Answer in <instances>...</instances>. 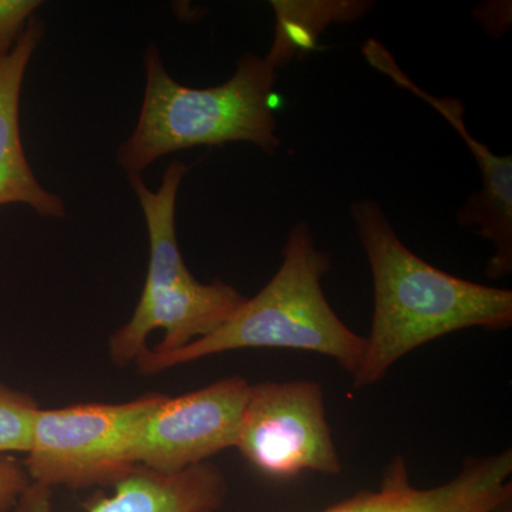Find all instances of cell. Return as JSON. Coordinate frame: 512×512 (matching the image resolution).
<instances>
[{
  "label": "cell",
  "instance_id": "obj_1",
  "mask_svg": "<svg viewBox=\"0 0 512 512\" xmlns=\"http://www.w3.org/2000/svg\"><path fill=\"white\" fill-rule=\"evenodd\" d=\"M375 286V315L365 353L353 373L356 389L382 379L407 353L468 328L508 329L512 292L440 271L413 254L373 200L350 205Z\"/></svg>",
  "mask_w": 512,
  "mask_h": 512
},
{
  "label": "cell",
  "instance_id": "obj_2",
  "mask_svg": "<svg viewBox=\"0 0 512 512\" xmlns=\"http://www.w3.org/2000/svg\"><path fill=\"white\" fill-rule=\"evenodd\" d=\"M329 269L330 256L316 247L308 222H298L286 239L282 265L258 295L242 303L220 328L184 348H147L137 357L138 372L157 375L231 350L275 348L332 357L353 375L366 338L350 330L329 305L322 288Z\"/></svg>",
  "mask_w": 512,
  "mask_h": 512
},
{
  "label": "cell",
  "instance_id": "obj_3",
  "mask_svg": "<svg viewBox=\"0 0 512 512\" xmlns=\"http://www.w3.org/2000/svg\"><path fill=\"white\" fill-rule=\"evenodd\" d=\"M144 70L140 116L116 156L127 177L192 147L249 143L271 156L281 148L271 107L276 69L265 56L245 53L228 82L208 89L175 82L154 45L144 53Z\"/></svg>",
  "mask_w": 512,
  "mask_h": 512
},
{
  "label": "cell",
  "instance_id": "obj_4",
  "mask_svg": "<svg viewBox=\"0 0 512 512\" xmlns=\"http://www.w3.org/2000/svg\"><path fill=\"white\" fill-rule=\"evenodd\" d=\"M188 165H168L157 191L141 175L128 177L140 202L150 238V264L143 295L131 319L110 339V357L117 366L136 363L147 349L151 332L163 329L164 340L153 350L173 352L204 338L227 322L247 298L222 281L198 282L178 248L175 208Z\"/></svg>",
  "mask_w": 512,
  "mask_h": 512
},
{
  "label": "cell",
  "instance_id": "obj_5",
  "mask_svg": "<svg viewBox=\"0 0 512 512\" xmlns=\"http://www.w3.org/2000/svg\"><path fill=\"white\" fill-rule=\"evenodd\" d=\"M165 394L121 404H73L37 410L25 466L30 484L16 512H50L55 487L114 485L136 468L134 444Z\"/></svg>",
  "mask_w": 512,
  "mask_h": 512
},
{
  "label": "cell",
  "instance_id": "obj_6",
  "mask_svg": "<svg viewBox=\"0 0 512 512\" xmlns=\"http://www.w3.org/2000/svg\"><path fill=\"white\" fill-rule=\"evenodd\" d=\"M235 447L268 477L342 471L322 387L315 382L251 384Z\"/></svg>",
  "mask_w": 512,
  "mask_h": 512
},
{
  "label": "cell",
  "instance_id": "obj_7",
  "mask_svg": "<svg viewBox=\"0 0 512 512\" xmlns=\"http://www.w3.org/2000/svg\"><path fill=\"white\" fill-rule=\"evenodd\" d=\"M251 384L234 376L197 392L165 396L134 444L137 467L177 474L237 446Z\"/></svg>",
  "mask_w": 512,
  "mask_h": 512
},
{
  "label": "cell",
  "instance_id": "obj_8",
  "mask_svg": "<svg viewBox=\"0 0 512 512\" xmlns=\"http://www.w3.org/2000/svg\"><path fill=\"white\" fill-rule=\"evenodd\" d=\"M366 62L393 80L397 86L429 103L463 138L480 168L483 187L471 195L457 212L460 227L474 229L478 237L487 239L494 248L485 274L500 279L512 272V157L497 156L487 144L470 134L464 120L463 101L454 97H436L421 89L403 72L392 52L379 40H366L362 46Z\"/></svg>",
  "mask_w": 512,
  "mask_h": 512
},
{
  "label": "cell",
  "instance_id": "obj_9",
  "mask_svg": "<svg viewBox=\"0 0 512 512\" xmlns=\"http://www.w3.org/2000/svg\"><path fill=\"white\" fill-rule=\"evenodd\" d=\"M512 451L467 458L460 473L439 487H413L403 457L384 471L379 490L362 491L322 512H491L512 498Z\"/></svg>",
  "mask_w": 512,
  "mask_h": 512
},
{
  "label": "cell",
  "instance_id": "obj_10",
  "mask_svg": "<svg viewBox=\"0 0 512 512\" xmlns=\"http://www.w3.org/2000/svg\"><path fill=\"white\" fill-rule=\"evenodd\" d=\"M43 35L42 20L33 16L12 49L0 57V207L23 204L42 217L63 218L66 207L62 198L37 181L20 138V93Z\"/></svg>",
  "mask_w": 512,
  "mask_h": 512
},
{
  "label": "cell",
  "instance_id": "obj_11",
  "mask_svg": "<svg viewBox=\"0 0 512 512\" xmlns=\"http://www.w3.org/2000/svg\"><path fill=\"white\" fill-rule=\"evenodd\" d=\"M227 481L220 468L201 463L177 474L136 467L99 498L89 512H214L224 503Z\"/></svg>",
  "mask_w": 512,
  "mask_h": 512
},
{
  "label": "cell",
  "instance_id": "obj_12",
  "mask_svg": "<svg viewBox=\"0 0 512 512\" xmlns=\"http://www.w3.org/2000/svg\"><path fill=\"white\" fill-rule=\"evenodd\" d=\"M375 3L367 0H272L275 35L266 53L276 70L311 53L316 40L333 23H346L366 15Z\"/></svg>",
  "mask_w": 512,
  "mask_h": 512
},
{
  "label": "cell",
  "instance_id": "obj_13",
  "mask_svg": "<svg viewBox=\"0 0 512 512\" xmlns=\"http://www.w3.org/2000/svg\"><path fill=\"white\" fill-rule=\"evenodd\" d=\"M39 404L28 393L0 382V456L28 453Z\"/></svg>",
  "mask_w": 512,
  "mask_h": 512
},
{
  "label": "cell",
  "instance_id": "obj_14",
  "mask_svg": "<svg viewBox=\"0 0 512 512\" xmlns=\"http://www.w3.org/2000/svg\"><path fill=\"white\" fill-rule=\"evenodd\" d=\"M40 5L37 0H0V57L12 49Z\"/></svg>",
  "mask_w": 512,
  "mask_h": 512
},
{
  "label": "cell",
  "instance_id": "obj_15",
  "mask_svg": "<svg viewBox=\"0 0 512 512\" xmlns=\"http://www.w3.org/2000/svg\"><path fill=\"white\" fill-rule=\"evenodd\" d=\"M30 484L25 466L15 458L0 456V512L15 510Z\"/></svg>",
  "mask_w": 512,
  "mask_h": 512
},
{
  "label": "cell",
  "instance_id": "obj_16",
  "mask_svg": "<svg viewBox=\"0 0 512 512\" xmlns=\"http://www.w3.org/2000/svg\"><path fill=\"white\" fill-rule=\"evenodd\" d=\"M491 5L493 6H484L485 9L490 10V13L485 12L483 8H478L476 12H474V15H476V18L483 23L484 29L491 32V35L501 36L505 30H508V26H510L511 15L510 13H507V10H511V6L505 8L503 12L498 15L497 12L498 9H500L501 3L493 2Z\"/></svg>",
  "mask_w": 512,
  "mask_h": 512
},
{
  "label": "cell",
  "instance_id": "obj_17",
  "mask_svg": "<svg viewBox=\"0 0 512 512\" xmlns=\"http://www.w3.org/2000/svg\"><path fill=\"white\" fill-rule=\"evenodd\" d=\"M491 512H512V498H510V500L504 501L500 507L495 508V510Z\"/></svg>",
  "mask_w": 512,
  "mask_h": 512
}]
</instances>
